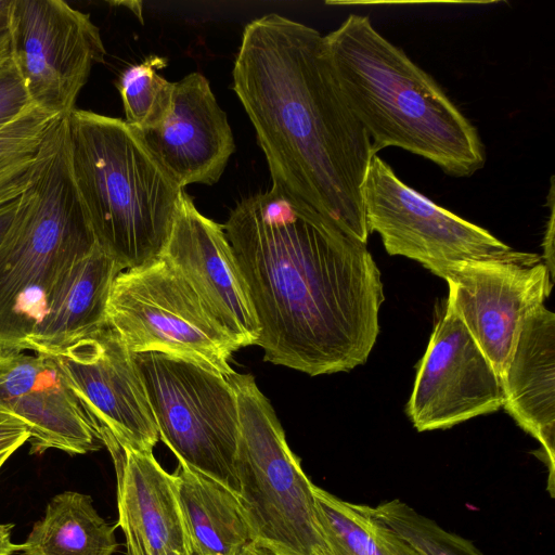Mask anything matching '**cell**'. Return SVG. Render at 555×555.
<instances>
[{"mask_svg":"<svg viewBox=\"0 0 555 555\" xmlns=\"http://www.w3.org/2000/svg\"><path fill=\"white\" fill-rule=\"evenodd\" d=\"M259 324L264 361L310 376L365 363L384 301L363 244L272 185L223 224Z\"/></svg>","mask_w":555,"mask_h":555,"instance_id":"6da1fadb","label":"cell"},{"mask_svg":"<svg viewBox=\"0 0 555 555\" xmlns=\"http://www.w3.org/2000/svg\"><path fill=\"white\" fill-rule=\"evenodd\" d=\"M232 89L275 185L366 244L363 186L370 138L347 106L317 29L276 13L249 22Z\"/></svg>","mask_w":555,"mask_h":555,"instance_id":"7a4b0ae2","label":"cell"},{"mask_svg":"<svg viewBox=\"0 0 555 555\" xmlns=\"http://www.w3.org/2000/svg\"><path fill=\"white\" fill-rule=\"evenodd\" d=\"M324 42L340 93L375 155L399 147L453 177H469L485 166L477 129L369 16L348 15Z\"/></svg>","mask_w":555,"mask_h":555,"instance_id":"3957f363","label":"cell"},{"mask_svg":"<svg viewBox=\"0 0 555 555\" xmlns=\"http://www.w3.org/2000/svg\"><path fill=\"white\" fill-rule=\"evenodd\" d=\"M65 118L72 178L96 244L122 270L158 258L183 190L125 120L78 108Z\"/></svg>","mask_w":555,"mask_h":555,"instance_id":"277c9868","label":"cell"},{"mask_svg":"<svg viewBox=\"0 0 555 555\" xmlns=\"http://www.w3.org/2000/svg\"><path fill=\"white\" fill-rule=\"evenodd\" d=\"M95 245L72 178L63 117L0 243V354L27 349L59 282Z\"/></svg>","mask_w":555,"mask_h":555,"instance_id":"5b68a950","label":"cell"},{"mask_svg":"<svg viewBox=\"0 0 555 555\" xmlns=\"http://www.w3.org/2000/svg\"><path fill=\"white\" fill-rule=\"evenodd\" d=\"M238 411L234 461L238 498L256 542L283 555H334L320 521L314 485L293 453L251 374L228 377Z\"/></svg>","mask_w":555,"mask_h":555,"instance_id":"8992f818","label":"cell"},{"mask_svg":"<svg viewBox=\"0 0 555 555\" xmlns=\"http://www.w3.org/2000/svg\"><path fill=\"white\" fill-rule=\"evenodd\" d=\"M133 357L162 441L179 463L238 493V411L228 378L165 353Z\"/></svg>","mask_w":555,"mask_h":555,"instance_id":"52a82bcc","label":"cell"},{"mask_svg":"<svg viewBox=\"0 0 555 555\" xmlns=\"http://www.w3.org/2000/svg\"><path fill=\"white\" fill-rule=\"evenodd\" d=\"M106 324L132 354L159 352L224 377L237 350L201 300L162 256L121 271L106 308Z\"/></svg>","mask_w":555,"mask_h":555,"instance_id":"ba28073f","label":"cell"},{"mask_svg":"<svg viewBox=\"0 0 555 555\" xmlns=\"http://www.w3.org/2000/svg\"><path fill=\"white\" fill-rule=\"evenodd\" d=\"M11 59L37 107L67 116L106 50L89 14L63 0H11Z\"/></svg>","mask_w":555,"mask_h":555,"instance_id":"9c48e42d","label":"cell"},{"mask_svg":"<svg viewBox=\"0 0 555 555\" xmlns=\"http://www.w3.org/2000/svg\"><path fill=\"white\" fill-rule=\"evenodd\" d=\"M363 207L369 233L379 234L389 255L413 259L433 273L451 263L512 250L486 229L406 185L377 155L365 177Z\"/></svg>","mask_w":555,"mask_h":555,"instance_id":"30bf717a","label":"cell"},{"mask_svg":"<svg viewBox=\"0 0 555 555\" xmlns=\"http://www.w3.org/2000/svg\"><path fill=\"white\" fill-rule=\"evenodd\" d=\"M449 285L447 305L501 377L524 319L548 297L553 275L535 254L455 262L434 272Z\"/></svg>","mask_w":555,"mask_h":555,"instance_id":"8fae6325","label":"cell"},{"mask_svg":"<svg viewBox=\"0 0 555 555\" xmlns=\"http://www.w3.org/2000/svg\"><path fill=\"white\" fill-rule=\"evenodd\" d=\"M100 439L153 452L159 436L133 354L107 324L52 356Z\"/></svg>","mask_w":555,"mask_h":555,"instance_id":"7c38bea8","label":"cell"},{"mask_svg":"<svg viewBox=\"0 0 555 555\" xmlns=\"http://www.w3.org/2000/svg\"><path fill=\"white\" fill-rule=\"evenodd\" d=\"M504 404L492 364L449 305L420 363L406 413L418 431L450 428Z\"/></svg>","mask_w":555,"mask_h":555,"instance_id":"4fadbf2b","label":"cell"},{"mask_svg":"<svg viewBox=\"0 0 555 555\" xmlns=\"http://www.w3.org/2000/svg\"><path fill=\"white\" fill-rule=\"evenodd\" d=\"M160 256L237 349L257 344L259 324L223 224L201 214L184 190Z\"/></svg>","mask_w":555,"mask_h":555,"instance_id":"5bb4252c","label":"cell"},{"mask_svg":"<svg viewBox=\"0 0 555 555\" xmlns=\"http://www.w3.org/2000/svg\"><path fill=\"white\" fill-rule=\"evenodd\" d=\"M0 402L27 427L30 453L54 449L86 454L103 446L52 356L23 351L0 354Z\"/></svg>","mask_w":555,"mask_h":555,"instance_id":"9a60e30c","label":"cell"},{"mask_svg":"<svg viewBox=\"0 0 555 555\" xmlns=\"http://www.w3.org/2000/svg\"><path fill=\"white\" fill-rule=\"evenodd\" d=\"M135 130L182 190L218 182L235 150L227 114L197 72L173 82L171 104L159 126Z\"/></svg>","mask_w":555,"mask_h":555,"instance_id":"2e32d148","label":"cell"},{"mask_svg":"<svg viewBox=\"0 0 555 555\" xmlns=\"http://www.w3.org/2000/svg\"><path fill=\"white\" fill-rule=\"evenodd\" d=\"M116 473L118 521L128 555H189L186 531L173 475L166 472L153 452L102 439Z\"/></svg>","mask_w":555,"mask_h":555,"instance_id":"e0dca14e","label":"cell"},{"mask_svg":"<svg viewBox=\"0 0 555 555\" xmlns=\"http://www.w3.org/2000/svg\"><path fill=\"white\" fill-rule=\"evenodd\" d=\"M555 314L544 305L522 321L500 377L503 408L542 448L554 496L555 475Z\"/></svg>","mask_w":555,"mask_h":555,"instance_id":"ac0fdd59","label":"cell"},{"mask_svg":"<svg viewBox=\"0 0 555 555\" xmlns=\"http://www.w3.org/2000/svg\"><path fill=\"white\" fill-rule=\"evenodd\" d=\"M121 271L98 244L78 259L54 289L26 350L56 356L105 325L111 291Z\"/></svg>","mask_w":555,"mask_h":555,"instance_id":"d6986e66","label":"cell"},{"mask_svg":"<svg viewBox=\"0 0 555 555\" xmlns=\"http://www.w3.org/2000/svg\"><path fill=\"white\" fill-rule=\"evenodd\" d=\"M172 475L189 555H238L256 542L237 493L181 463Z\"/></svg>","mask_w":555,"mask_h":555,"instance_id":"ffe728a7","label":"cell"},{"mask_svg":"<svg viewBox=\"0 0 555 555\" xmlns=\"http://www.w3.org/2000/svg\"><path fill=\"white\" fill-rule=\"evenodd\" d=\"M116 526L93 506L92 498L64 491L48 503L44 515L17 544L24 555H113L118 548Z\"/></svg>","mask_w":555,"mask_h":555,"instance_id":"44dd1931","label":"cell"},{"mask_svg":"<svg viewBox=\"0 0 555 555\" xmlns=\"http://www.w3.org/2000/svg\"><path fill=\"white\" fill-rule=\"evenodd\" d=\"M320 521L334 555H418L364 504L346 502L313 487Z\"/></svg>","mask_w":555,"mask_h":555,"instance_id":"7402d4cb","label":"cell"},{"mask_svg":"<svg viewBox=\"0 0 555 555\" xmlns=\"http://www.w3.org/2000/svg\"><path fill=\"white\" fill-rule=\"evenodd\" d=\"M60 118L31 105L0 129V206L30 184L52 125Z\"/></svg>","mask_w":555,"mask_h":555,"instance_id":"603a6c76","label":"cell"},{"mask_svg":"<svg viewBox=\"0 0 555 555\" xmlns=\"http://www.w3.org/2000/svg\"><path fill=\"white\" fill-rule=\"evenodd\" d=\"M166 65L165 57L153 54L125 68L118 78L125 121L134 129L156 128L169 111L173 82L157 73Z\"/></svg>","mask_w":555,"mask_h":555,"instance_id":"cb8c5ba5","label":"cell"},{"mask_svg":"<svg viewBox=\"0 0 555 555\" xmlns=\"http://www.w3.org/2000/svg\"><path fill=\"white\" fill-rule=\"evenodd\" d=\"M371 508L375 517L408 541L418 555H485L469 540L447 531L400 500Z\"/></svg>","mask_w":555,"mask_h":555,"instance_id":"d4e9b609","label":"cell"},{"mask_svg":"<svg viewBox=\"0 0 555 555\" xmlns=\"http://www.w3.org/2000/svg\"><path fill=\"white\" fill-rule=\"evenodd\" d=\"M31 105L24 81L10 59L0 67V129Z\"/></svg>","mask_w":555,"mask_h":555,"instance_id":"484cf974","label":"cell"},{"mask_svg":"<svg viewBox=\"0 0 555 555\" xmlns=\"http://www.w3.org/2000/svg\"><path fill=\"white\" fill-rule=\"evenodd\" d=\"M25 424L0 402V456L12 455L29 440Z\"/></svg>","mask_w":555,"mask_h":555,"instance_id":"4316f807","label":"cell"},{"mask_svg":"<svg viewBox=\"0 0 555 555\" xmlns=\"http://www.w3.org/2000/svg\"><path fill=\"white\" fill-rule=\"evenodd\" d=\"M550 201V219L546 227L544 237V258L546 260L545 266L547 267L551 274H554V182L552 177L551 190L548 194Z\"/></svg>","mask_w":555,"mask_h":555,"instance_id":"83f0119b","label":"cell"},{"mask_svg":"<svg viewBox=\"0 0 555 555\" xmlns=\"http://www.w3.org/2000/svg\"><path fill=\"white\" fill-rule=\"evenodd\" d=\"M18 197L0 206V243L14 220L18 207Z\"/></svg>","mask_w":555,"mask_h":555,"instance_id":"f1b7e54d","label":"cell"},{"mask_svg":"<svg viewBox=\"0 0 555 555\" xmlns=\"http://www.w3.org/2000/svg\"><path fill=\"white\" fill-rule=\"evenodd\" d=\"M12 524H0V555H12L17 552V544L11 541Z\"/></svg>","mask_w":555,"mask_h":555,"instance_id":"f546056e","label":"cell"},{"mask_svg":"<svg viewBox=\"0 0 555 555\" xmlns=\"http://www.w3.org/2000/svg\"><path fill=\"white\" fill-rule=\"evenodd\" d=\"M11 59L9 30L0 31V67Z\"/></svg>","mask_w":555,"mask_h":555,"instance_id":"4dcf8cb0","label":"cell"},{"mask_svg":"<svg viewBox=\"0 0 555 555\" xmlns=\"http://www.w3.org/2000/svg\"><path fill=\"white\" fill-rule=\"evenodd\" d=\"M11 0H0V31L8 29Z\"/></svg>","mask_w":555,"mask_h":555,"instance_id":"1f68e13d","label":"cell"},{"mask_svg":"<svg viewBox=\"0 0 555 555\" xmlns=\"http://www.w3.org/2000/svg\"><path fill=\"white\" fill-rule=\"evenodd\" d=\"M112 5H122L134 13L142 21V2L140 1H111Z\"/></svg>","mask_w":555,"mask_h":555,"instance_id":"d6a6232c","label":"cell"},{"mask_svg":"<svg viewBox=\"0 0 555 555\" xmlns=\"http://www.w3.org/2000/svg\"><path fill=\"white\" fill-rule=\"evenodd\" d=\"M238 555H262L261 550L257 542H254L245 550H243Z\"/></svg>","mask_w":555,"mask_h":555,"instance_id":"836d02e7","label":"cell"},{"mask_svg":"<svg viewBox=\"0 0 555 555\" xmlns=\"http://www.w3.org/2000/svg\"><path fill=\"white\" fill-rule=\"evenodd\" d=\"M258 545H259V547L261 550L262 555H283L281 553H278V552L273 551L272 548H270V547H268V546H266L263 544L258 543Z\"/></svg>","mask_w":555,"mask_h":555,"instance_id":"e575fe53","label":"cell"},{"mask_svg":"<svg viewBox=\"0 0 555 555\" xmlns=\"http://www.w3.org/2000/svg\"><path fill=\"white\" fill-rule=\"evenodd\" d=\"M10 454L1 455L0 456V469L3 466V464L10 459Z\"/></svg>","mask_w":555,"mask_h":555,"instance_id":"d590c367","label":"cell"},{"mask_svg":"<svg viewBox=\"0 0 555 555\" xmlns=\"http://www.w3.org/2000/svg\"><path fill=\"white\" fill-rule=\"evenodd\" d=\"M165 555H186L177 551H168Z\"/></svg>","mask_w":555,"mask_h":555,"instance_id":"8d00e7d4","label":"cell"}]
</instances>
